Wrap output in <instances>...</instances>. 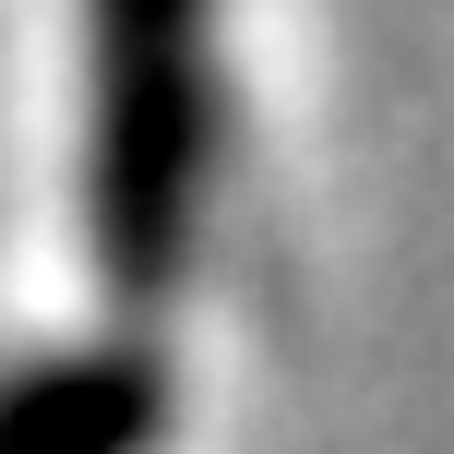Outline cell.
Segmentation results:
<instances>
[{"label": "cell", "instance_id": "2", "mask_svg": "<svg viewBox=\"0 0 454 454\" xmlns=\"http://www.w3.org/2000/svg\"><path fill=\"white\" fill-rule=\"evenodd\" d=\"M168 407L180 395L144 335H84L0 371V454H156Z\"/></svg>", "mask_w": 454, "mask_h": 454}, {"label": "cell", "instance_id": "1", "mask_svg": "<svg viewBox=\"0 0 454 454\" xmlns=\"http://www.w3.org/2000/svg\"><path fill=\"white\" fill-rule=\"evenodd\" d=\"M227 168V0H72V227L120 311L180 299Z\"/></svg>", "mask_w": 454, "mask_h": 454}]
</instances>
